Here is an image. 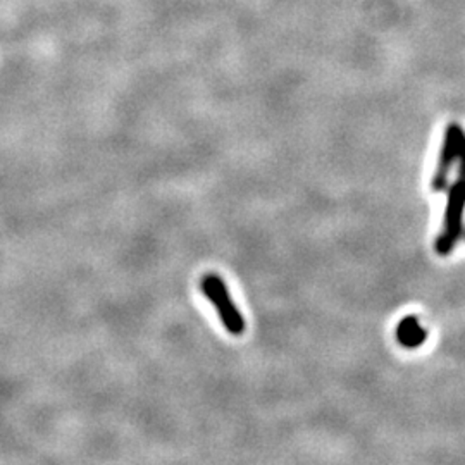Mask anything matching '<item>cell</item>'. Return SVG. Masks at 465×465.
I'll return each instance as SVG.
<instances>
[{
	"label": "cell",
	"mask_w": 465,
	"mask_h": 465,
	"mask_svg": "<svg viewBox=\"0 0 465 465\" xmlns=\"http://www.w3.org/2000/svg\"><path fill=\"white\" fill-rule=\"evenodd\" d=\"M428 331L417 316L403 317L397 326V340L403 349L414 350L424 345Z\"/></svg>",
	"instance_id": "277c9868"
},
{
	"label": "cell",
	"mask_w": 465,
	"mask_h": 465,
	"mask_svg": "<svg viewBox=\"0 0 465 465\" xmlns=\"http://www.w3.org/2000/svg\"><path fill=\"white\" fill-rule=\"evenodd\" d=\"M200 286H202L203 295L214 303L219 319L224 324L226 331L232 336H242L245 332L247 324H245V319L242 316V312L238 311V307L232 303V295H230L224 282L216 274H207V276H203Z\"/></svg>",
	"instance_id": "7a4b0ae2"
},
{
	"label": "cell",
	"mask_w": 465,
	"mask_h": 465,
	"mask_svg": "<svg viewBox=\"0 0 465 465\" xmlns=\"http://www.w3.org/2000/svg\"><path fill=\"white\" fill-rule=\"evenodd\" d=\"M465 132L460 124L457 123H450L443 134V143L441 150L438 155V164L432 173L431 190L440 193L445 192L450 182V173L453 166L457 164L459 157H460V150L464 145Z\"/></svg>",
	"instance_id": "3957f363"
},
{
	"label": "cell",
	"mask_w": 465,
	"mask_h": 465,
	"mask_svg": "<svg viewBox=\"0 0 465 465\" xmlns=\"http://www.w3.org/2000/svg\"><path fill=\"white\" fill-rule=\"evenodd\" d=\"M459 169L457 176L451 182L449 190V197L445 203V213H443V223L441 230L434 242V250L438 255L447 257L455 247L459 245L462 234H464V216H465V140L460 157H459Z\"/></svg>",
	"instance_id": "6da1fadb"
}]
</instances>
